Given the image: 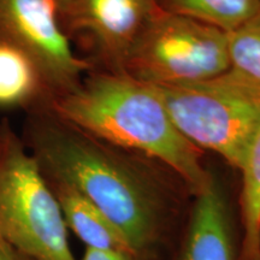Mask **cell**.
I'll list each match as a JSON object with an SVG mask.
<instances>
[{
    "instance_id": "cell-12",
    "label": "cell",
    "mask_w": 260,
    "mask_h": 260,
    "mask_svg": "<svg viewBox=\"0 0 260 260\" xmlns=\"http://www.w3.org/2000/svg\"><path fill=\"white\" fill-rule=\"evenodd\" d=\"M162 11L232 31L260 10V0H157Z\"/></svg>"
},
{
    "instance_id": "cell-11",
    "label": "cell",
    "mask_w": 260,
    "mask_h": 260,
    "mask_svg": "<svg viewBox=\"0 0 260 260\" xmlns=\"http://www.w3.org/2000/svg\"><path fill=\"white\" fill-rule=\"evenodd\" d=\"M241 174L239 218L242 232L241 260H254L260 255V123L247 147Z\"/></svg>"
},
{
    "instance_id": "cell-2",
    "label": "cell",
    "mask_w": 260,
    "mask_h": 260,
    "mask_svg": "<svg viewBox=\"0 0 260 260\" xmlns=\"http://www.w3.org/2000/svg\"><path fill=\"white\" fill-rule=\"evenodd\" d=\"M51 110L107 145L161 162L194 195L212 177L201 149L178 132L154 87L123 71H89L76 88L56 98Z\"/></svg>"
},
{
    "instance_id": "cell-9",
    "label": "cell",
    "mask_w": 260,
    "mask_h": 260,
    "mask_svg": "<svg viewBox=\"0 0 260 260\" xmlns=\"http://www.w3.org/2000/svg\"><path fill=\"white\" fill-rule=\"evenodd\" d=\"M53 94L25 52L0 37V110L30 113L51 107Z\"/></svg>"
},
{
    "instance_id": "cell-1",
    "label": "cell",
    "mask_w": 260,
    "mask_h": 260,
    "mask_svg": "<svg viewBox=\"0 0 260 260\" xmlns=\"http://www.w3.org/2000/svg\"><path fill=\"white\" fill-rule=\"evenodd\" d=\"M19 135L47 182L71 188L105 214L133 259H171L194 197L171 169L93 138L51 107L28 113Z\"/></svg>"
},
{
    "instance_id": "cell-16",
    "label": "cell",
    "mask_w": 260,
    "mask_h": 260,
    "mask_svg": "<svg viewBox=\"0 0 260 260\" xmlns=\"http://www.w3.org/2000/svg\"><path fill=\"white\" fill-rule=\"evenodd\" d=\"M56 2H57L58 6H59V10H60V15H61V12L64 11L65 8H67L68 4H69V3H70V0H56Z\"/></svg>"
},
{
    "instance_id": "cell-15",
    "label": "cell",
    "mask_w": 260,
    "mask_h": 260,
    "mask_svg": "<svg viewBox=\"0 0 260 260\" xmlns=\"http://www.w3.org/2000/svg\"><path fill=\"white\" fill-rule=\"evenodd\" d=\"M0 260H31L28 256H25L22 253H19L17 249L10 246L3 240H0Z\"/></svg>"
},
{
    "instance_id": "cell-7",
    "label": "cell",
    "mask_w": 260,
    "mask_h": 260,
    "mask_svg": "<svg viewBox=\"0 0 260 260\" xmlns=\"http://www.w3.org/2000/svg\"><path fill=\"white\" fill-rule=\"evenodd\" d=\"M159 9L157 0H70L60 16L65 31L86 39L109 71H122Z\"/></svg>"
},
{
    "instance_id": "cell-5",
    "label": "cell",
    "mask_w": 260,
    "mask_h": 260,
    "mask_svg": "<svg viewBox=\"0 0 260 260\" xmlns=\"http://www.w3.org/2000/svg\"><path fill=\"white\" fill-rule=\"evenodd\" d=\"M229 69L228 31L159 9L133 45L122 71L151 86H176Z\"/></svg>"
},
{
    "instance_id": "cell-6",
    "label": "cell",
    "mask_w": 260,
    "mask_h": 260,
    "mask_svg": "<svg viewBox=\"0 0 260 260\" xmlns=\"http://www.w3.org/2000/svg\"><path fill=\"white\" fill-rule=\"evenodd\" d=\"M0 37L35 61L53 100L92 71V64L73 50L56 0H0Z\"/></svg>"
},
{
    "instance_id": "cell-3",
    "label": "cell",
    "mask_w": 260,
    "mask_h": 260,
    "mask_svg": "<svg viewBox=\"0 0 260 260\" xmlns=\"http://www.w3.org/2000/svg\"><path fill=\"white\" fill-rule=\"evenodd\" d=\"M178 132L240 171L260 123V86L232 70L199 82L153 86Z\"/></svg>"
},
{
    "instance_id": "cell-13",
    "label": "cell",
    "mask_w": 260,
    "mask_h": 260,
    "mask_svg": "<svg viewBox=\"0 0 260 260\" xmlns=\"http://www.w3.org/2000/svg\"><path fill=\"white\" fill-rule=\"evenodd\" d=\"M230 70L260 86V10L228 31Z\"/></svg>"
},
{
    "instance_id": "cell-17",
    "label": "cell",
    "mask_w": 260,
    "mask_h": 260,
    "mask_svg": "<svg viewBox=\"0 0 260 260\" xmlns=\"http://www.w3.org/2000/svg\"><path fill=\"white\" fill-rule=\"evenodd\" d=\"M5 124H6V121H5V119H3V121H0V145H2V141H3V136H4Z\"/></svg>"
},
{
    "instance_id": "cell-14",
    "label": "cell",
    "mask_w": 260,
    "mask_h": 260,
    "mask_svg": "<svg viewBox=\"0 0 260 260\" xmlns=\"http://www.w3.org/2000/svg\"><path fill=\"white\" fill-rule=\"evenodd\" d=\"M82 260H133V258L122 253L86 248Z\"/></svg>"
},
{
    "instance_id": "cell-19",
    "label": "cell",
    "mask_w": 260,
    "mask_h": 260,
    "mask_svg": "<svg viewBox=\"0 0 260 260\" xmlns=\"http://www.w3.org/2000/svg\"><path fill=\"white\" fill-rule=\"evenodd\" d=\"M254 260H260V255L258 256V258H256V259H254Z\"/></svg>"
},
{
    "instance_id": "cell-10",
    "label": "cell",
    "mask_w": 260,
    "mask_h": 260,
    "mask_svg": "<svg viewBox=\"0 0 260 260\" xmlns=\"http://www.w3.org/2000/svg\"><path fill=\"white\" fill-rule=\"evenodd\" d=\"M48 184L59 203L67 228L79 237L87 248L132 256L124 235L105 214L71 188L51 182Z\"/></svg>"
},
{
    "instance_id": "cell-18",
    "label": "cell",
    "mask_w": 260,
    "mask_h": 260,
    "mask_svg": "<svg viewBox=\"0 0 260 260\" xmlns=\"http://www.w3.org/2000/svg\"><path fill=\"white\" fill-rule=\"evenodd\" d=\"M259 247H260V230H259Z\"/></svg>"
},
{
    "instance_id": "cell-4",
    "label": "cell",
    "mask_w": 260,
    "mask_h": 260,
    "mask_svg": "<svg viewBox=\"0 0 260 260\" xmlns=\"http://www.w3.org/2000/svg\"><path fill=\"white\" fill-rule=\"evenodd\" d=\"M0 240L31 260H77L56 195L8 121L0 145Z\"/></svg>"
},
{
    "instance_id": "cell-8",
    "label": "cell",
    "mask_w": 260,
    "mask_h": 260,
    "mask_svg": "<svg viewBox=\"0 0 260 260\" xmlns=\"http://www.w3.org/2000/svg\"><path fill=\"white\" fill-rule=\"evenodd\" d=\"M242 232L225 187L212 174L191 201L186 228L170 260H241Z\"/></svg>"
}]
</instances>
